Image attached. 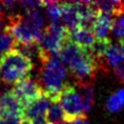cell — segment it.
<instances>
[{"label":"cell","instance_id":"1","mask_svg":"<svg viewBox=\"0 0 124 124\" xmlns=\"http://www.w3.org/2000/svg\"><path fill=\"white\" fill-rule=\"evenodd\" d=\"M32 69V60L16 49L0 57V81L4 84H15L28 78Z\"/></svg>","mask_w":124,"mask_h":124},{"label":"cell","instance_id":"2","mask_svg":"<svg viewBox=\"0 0 124 124\" xmlns=\"http://www.w3.org/2000/svg\"><path fill=\"white\" fill-rule=\"evenodd\" d=\"M67 78V71L63 64L56 57L41 62L39 70V80L42 91L57 98L61 90L65 86V80Z\"/></svg>","mask_w":124,"mask_h":124},{"label":"cell","instance_id":"3","mask_svg":"<svg viewBox=\"0 0 124 124\" xmlns=\"http://www.w3.org/2000/svg\"><path fill=\"white\" fill-rule=\"evenodd\" d=\"M68 38L69 30L65 25H62L60 23H51L45 27L40 39L37 42L39 48L38 59L40 62H44L50 58L57 57V54L63 42Z\"/></svg>","mask_w":124,"mask_h":124},{"label":"cell","instance_id":"4","mask_svg":"<svg viewBox=\"0 0 124 124\" xmlns=\"http://www.w3.org/2000/svg\"><path fill=\"white\" fill-rule=\"evenodd\" d=\"M98 61L91 52L82 49L68 64L69 70L77 81V84H92L98 69Z\"/></svg>","mask_w":124,"mask_h":124},{"label":"cell","instance_id":"5","mask_svg":"<svg viewBox=\"0 0 124 124\" xmlns=\"http://www.w3.org/2000/svg\"><path fill=\"white\" fill-rule=\"evenodd\" d=\"M58 100L65 113L64 120H73L85 115L82 108L80 96L72 85H65L58 95Z\"/></svg>","mask_w":124,"mask_h":124},{"label":"cell","instance_id":"6","mask_svg":"<svg viewBox=\"0 0 124 124\" xmlns=\"http://www.w3.org/2000/svg\"><path fill=\"white\" fill-rule=\"evenodd\" d=\"M11 92L25 108L27 104H29L33 100L39 97L44 91H42L40 84L36 80L31 79V78H25V79L15 83Z\"/></svg>","mask_w":124,"mask_h":124},{"label":"cell","instance_id":"7","mask_svg":"<svg viewBox=\"0 0 124 124\" xmlns=\"http://www.w3.org/2000/svg\"><path fill=\"white\" fill-rule=\"evenodd\" d=\"M53 99L54 98L51 95H49L46 92H42L39 97L24 108L23 119L27 120V121H32L36 118L46 116V112H48V108Z\"/></svg>","mask_w":124,"mask_h":124},{"label":"cell","instance_id":"8","mask_svg":"<svg viewBox=\"0 0 124 124\" xmlns=\"http://www.w3.org/2000/svg\"><path fill=\"white\" fill-rule=\"evenodd\" d=\"M24 106L15 96L11 90L0 93V118L7 116L23 117Z\"/></svg>","mask_w":124,"mask_h":124},{"label":"cell","instance_id":"9","mask_svg":"<svg viewBox=\"0 0 124 124\" xmlns=\"http://www.w3.org/2000/svg\"><path fill=\"white\" fill-rule=\"evenodd\" d=\"M69 39L81 48L90 52L96 38L91 30L83 28V27H77V28L69 31Z\"/></svg>","mask_w":124,"mask_h":124},{"label":"cell","instance_id":"10","mask_svg":"<svg viewBox=\"0 0 124 124\" xmlns=\"http://www.w3.org/2000/svg\"><path fill=\"white\" fill-rule=\"evenodd\" d=\"M21 22L34 33L37 40L40 39L42 31H44L45 20L39 10L28 11L24 15H21Z\"/></svg>","mask_w":124,"mask_h":124},{"label":"cell","instance_id":"11","mask_svg":"<svg viewBox=\"0 0 124 124\" xmlns=\"http://www.w3.org/2000/svg\"><path fill=\"white\" fill-rule=\"evenodd\" d=\"M113 21H114L113 18L110 15L98 11L91 30L92 33L94 34L95 38H97V39H99V38H107L108 33L110 32V30H112Z\"/></svg>","mask_w":124,"mask_h":124},{"label":"cell","instance_id":"12","mask_svg":"<svg viewBox=\"0 0 124 124\" xmlns=\"http://www.w3.org/2000/svg\"><path fill=\"white\" fill-rule=\"evenodd\" d=\"M62 21L69 31L80 27V16L75 2H62Z\"/></svg>","mask_w":124,"mask_h":124},{"label":"cell","instance_id":"13","mask_svg":"<svg viewBox=\"0 0 124 124\" xmlns=\"http://www.w3.org/2000/svg\"><path fill=\"white\" fill-rule=\"evenodd\" d=\"M95 7L98 11L106 13L110 16H116V17H122L124 14V1H111V0H103V1L94 2Z\"/></svg>","mask_w":124,"mask_h":124},{"label":"cell","instance_id":"14","mask_svg":"<svg viewBox=\"0 0 124 124\" xmlns=\"http://www.w3.org/2000/svg\"><path fill=\"white\" fill-rule=\"evenodd\" d=\"M77 86L78 89H76L80 96L83 112L86 113L93 107V102H94V92H93L92 84H77Z\"/></svg>","mask_w":124,"mask_h":124},{"label":"cell","instance_id":"15","mask_svg":"<svg viewBox=\"0 0 124 124\" xmlns=\"http://www.w3.org/2000/svg\"><path fill=\"white\" fill-rule=\"evenodd\" d=\"M103 58L106 59L107 63L112 67H117L119 65L123 64L124 58L121 46L119 44H111V46L108 48V50L104 53Z\"/></svg>","mask_w":124,"mask_h":124},{"label":"cell","instance_id":"16","mask_svg":"<svg viewBox=\"0 0 124 124\" xmlns=\"http://www.w3.org/2000/svg\"><path fill=\"white\" fill-rule=\"evenodd\" d=\"M64 119L65 113L58 100V97L54 98L46 112V121L49 124H59L60 122L64 121Z\"/></svg>","mask_w":124,"mask_h":124},{"label":"cell","instance_id":"17","mask_svg":"<svg viewBox=\"0 0 124 124\" xmlns=\"http://www.w3.org/2000/svg\"><path fill=\"white\" fill-rule=\"evenodd\" d=\"M42 7L46 8V16L51 23L57 24L62 20V2L44 1Z\"/></svg>","mask_w":124,"mask_h":124},{"label":"cell","instance_id":"18","mask_svg":"<svg viewBox=\"0 0 124 124\" xmlns=\"http://www.w3.org/2000/svg\"><path fill=\"white\" fill-rule=\"evenodd\" d=\"M124 107V89H120L114 94L110 95L107 98L106 101V108H108V111L113 112H119L120 110H122Z\"/></svg>","mask_w":124,"mask_h":124},{"label":"cell","instance_id":"19","mask_svg":"<svg viewBox=\"0 0 124 124\" xmlns=\"http://www.w3.org/2000/svg\"><path fill=\"white\" fill-rule=\"evenodd\" d=\"M17 42L14 39V37L10 35L8 31H5L0 34V57L4 54L8 53L16 48Z\"/></svg>","mask_w":124,"mask_h":124},{"label":"cell","instance_id":"20","mask_svg":"<svg viewBox=\"0 0 124 124\" xmlns=\"http://www.w3.org/2000/svg\"><path fill=\"white\" fill-rule=\"evenodd\" d=\"M112 31L119 39H122L124 37V17H118L113 21Z\"/></svg>","mask_w":124,"mask_h":124},{"label":"cell","instance_id":"21","mask_svg":"<svg viewBox=\"0 0 124 124\" xmlns=\"http://www.w3.org/2000/svg\"><path fill=\"white\" fill-rule=\"evenodd\" d=\"M44 5V1H36V0H23L20 1L21 8L25 10V13L33 10H39L40 7Z\"/></svg>","mask_w":124,"mask_h":124},{"label":"cell","instance_id":"22","mask_svg":"<svg viewBox=\"0 0 124 124\" xmlns=\"http://www.w3.org/2000/svg\"><path fill=\"white\" fill-rule=\"evenodd\" d=\"M23 117L17 116H7L0 118V124H22Z\"/></svg>","mask_w":124,"mask_h":124},{"label":"cell","instance_id":"23","mask_svg":"<svg viewBox=\"0 0 124 124\" xmlns=\"http://www.w3.org/2000/svg\"><path fill=\"white\" fill-rule=\"evenodd\" d=\"M114 72H115V76L118 78L120 82H122L124 84V63L119 65L117 67H115Z\"/></svg>","mask_w":124,"mask_h":124},{"label":"cell","instance_id":"24","mask_svg":"<svg viewBox=\"0 0 124 124\" xmlns=\"http://www.w3.org/2000/svg\"><path fill=\"white\" fill-rule=\"evenodd\" d=\"M3 15H4V11H3V6H2V3L0 2V17L3 16Z\"/></svg>","mask_w":124,"mask_h":124},{"label":"cell","instance_id":"25","mask_svg":"<svg viewBox=\"0 0 124 124\" xmlns=\"http://www.w3.org/2000/svg\"><path fill=\"white\" fill-rule=\"evenodd\" d=\"M83 124H89V123H88V121H87V120H85V121H84V123H83Z\"/></svg>","mask_w":124,"mask_h":124}]
</instances>
